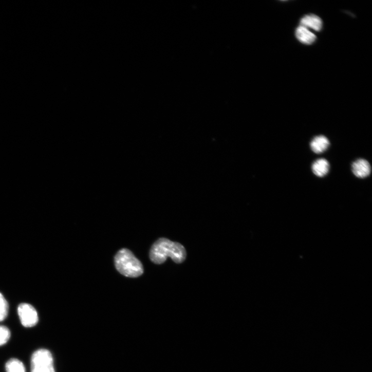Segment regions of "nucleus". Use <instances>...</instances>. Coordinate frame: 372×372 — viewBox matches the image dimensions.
I'll use <instances>...</instances> for the list:
<instances>
[{"label":"nucleus","instance_id":"10","mask_svg":"<svg viewBox=\"0 0 372 372\" xmlns=\"http://www.w3.org/2000/svg\"><path fill=\"white\" fill-rule=\"evenodd\" d=\"M7 372H26L24 363L19 359L12 358L6 364Z\"/></svg>","mask_w":372,"mask_h":372},{"label":"nucleus","instance_id":"5","mask_svg":"<svg viewBox=\"0 0 372 372\" xmlns=\"http://www.w3.org/2000/svg\"><path fill=\"white\" fill-rule=\"evenodd\" d=\"M352 171L356 177L364 178L369 175L371 168L367 160L359 159L352 163Z\"/></svg>","mask_w":372,"mask_h":372},{"label":"nucleus","instance_id":"8","mask_svg":"<svg viewBox=\"0 0 372 372\" xmlns=\"http://www.w3.org/2000/svg\"><path fill=\"white\" fill-rule=\"evenodd\" d=\"M329 145V140L324 136L315 137L310 143L311 150L317 154H321L325 152Z\"/></svg>","mask_w":372,"mask_h":372},{"label":"nucleus","instance_id":"1","mask_svg":"<svg viewBox=\"0 0 372 372\" xmlns=\"http://www.w3.org/2000/svg\"><path fill=\"white\" fill-rule=\"evenodd\" d=\"M186 256L187 253L182 245L165 238L157 240L150 253L151 260L156 264L163 263L168 257H171L177 264H180L185 260Z\"/></svg>","mask_w":372,"mask_h":372},{"label":"nucleus","instance_id":"2","mask_svg":"<svg viewBox=\"0 0 372 372\" xmlns=\"http://www.w3.org/2000/svg\"><path fill=\"white\" fill-rule=\"evenodd\" d=\"M116 269L124 276L137 277L143 273V267L141 262L128 249L120 250L115 257Z\"/></svg>","mask_w":372,"mask_h":372},{"label":"nucleus","instance_id":"3","mask_svg":"<svg viewBox=\"0 0 372 372\" xmlns=\"http://www.w3.org/2000/svg\"><path fill=\"white\" fill-rule=\"evenodd\" d=\"M31 372H55L53 358L46 349H40L32 355L31 359Z\"/></svg>","mask_w":372,"mask_h":372},{"label":"nucleus","instance_id":"6","mask_svg":"<svg viewBox=\"0 0 372 372\" xmlns=\"http://www.w3.org/2000/svg\"><path fill=\"white\" fill-rule=\"evenodd\" d=\"M301 26L307 29L309 28L315 31L319 32L322 29L323 22L319 16L310 14L302 18Z\"/></svg>","mask_w":372,"mask_h":372},{"label":"nucleus","instance_id":"7","mask_svg":"<svg viewBox=\"0 0 372 372\" xmlns=\"http://www.w3.org/2000/svg\"><path fill=\"white\" fill-rule=\"evenodd\" d=\"M295 35L300 42L308 45H312L317 40V36L315 34L306 28L301 26L296 29Z\"/></svg>","mask_w":372,"mask_h":372},{"label":"nucleus","instance_id":"12","mask_svg":"<svg viewBox=\"0 0 372 372\" xmlns=\"http://www.w3.org/2000/svg\"><path fill=\"white\" fill-rule=\"evenodd\" d=\"M11 333L6 326H0V346L6 344L11 338Z\"/></svg>","mask_w":372,"mask_h":372},{"label":"nucleus","instance_id":"11","mask_svg":"<svg viewBox=\"0 0 372 372\" xmlns=\"http://www.w3.org/2000/svg\"><path fill=\"white\" fill-rule=\"evenodd\" d=\"M8 312V303L4 296L0 293V322L4 321L7 318Z\"/></svg>","mask_w":372,"mask_h":372},{"label":"nucleus","instance_id":"4","mask_svg":"<svg viewBox=\"0 0 372 372\" xmlns=\"http://www.w3.org/2000/svg\"><path fill=\"white\" fill-rule=\"evenodd\" d=\"M18 314L22 324L25 327H34L39 322L38 312L30 304H21L18 308Z\"/></svg>","mask_w":372,"mask_h":372},{"label":"nucleus","instance_id":"9","mask_svg":"<svg viewBox=\"0 0 372 372\" xmlns=\"http://www.w3.org/2000/svg\"><path fill=\"white\" fill-rule=\"evenodd\" d=\"M312 171L318 177L325 176L329 172V163L328 161L323 158L316 160L312 166Z\"/></svg>","mask_w":372,"mask_h":372}]
</instances>
